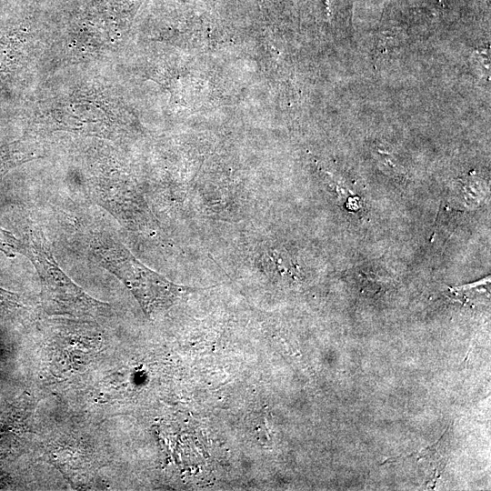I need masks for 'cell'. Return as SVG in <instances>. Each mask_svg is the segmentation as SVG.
I'll return each instance as SVG.
<instances>
[{"mask_svg": "<svg viewBox=\"0 0 491 491\" xmlns=\"http://www.w3.org/2000/svg\"><path fill=\"white\" fill-rule=\"evenodd\" d=\"M19 253L30 260L38 274L41 301L48 314L98 318L111 313L109 304L89 296L61 269L40 229L30 227L25 232Z\"/></svg>", "mask_w": 491, "mask_h": 491, "instance_id": "6da1fadb", "label": "cell"}, {"mask_svg": "<svg viewBox=\"0 0 491 491\" xmlns=\"http://www.w3.org/2000/svg\"><path fill=\"white\" fill-rule=\"evenodd\" d=\"M90 247L99 264L127 287L147 316L169 308L193 289L176 285L145 266L111 234L94 233Z\"/></svg>", "mask_w": 491, "mask_h": 491, "instance_id": "7a4b0ae2", "label": "cell"}, {"mask_svg": "<svg viewBox=\"0 0 491 491\" xmlns=\"http://www.w3.org/2000/svg\"><path fill=\"white\" fill-rule=\"evenodd\" d=\"M24 161L14 145L0 148V177L12 166Z\"/></svg>", "mask_w": 491, "mask_h": 491, "instance_id": "3957f363", "label": "cell"}]
</instances>
